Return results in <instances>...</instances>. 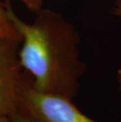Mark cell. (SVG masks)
I'll return each instance as SVG.
<instances>
[{
	"instance_id": "cell-1",
	"label": "cell",
	"mask_w": 121,
	"mask_h": 122,
	"mask_svg": "<svg viewBox=\"0 0 121 122\" xmlns=\"http://www.w3.org/2000/svg\"><path fill=\"white\" fill-rule=\"evenodd\" d=\"M8 15L20 33L19 57L38 92L73 99L87 71L82 60L79 36L74 25L60 13L43 8L31 23L15 14L10 2Z\"/></svg>"
},
{
	"instance_id": "cell-2",
	"label": "cell",
	"mask_w": 121,
	"mask_h": 122,
	"mask_svg": "<svg viewBox=\"0 0 121 122\" xmlns=\"http://www.w3.org/2000/svg\"><path fill=\"white\" fill-rule=\"evenodd\" d=\"M17 111L35 122H99L82 113L73 99L38 92L27 72L20 84Z\"/></svg>"
},
{
	"instance_id": "cell-3",
	"label": "cell",
	"mask_w": 121,
	"mask_h": 122,
	"mask_svg": "<svg viewBox=\"0 0 121 122\" xmlns=\"http://www.w3.org/2000/svg\"><path fill=\"white\" fill-rule=\"evenodd\" d=\"M20 42L0 37V117L17 111L24 72L19 57Z\"/></svg>"
},
{
	"instance_id": "cell-4",
	"label": "cell",
	"mask_w": 121,
	"mask_h": 122,
	"mask_svg": "<svg viewBox=\"0 0 121 122\" xmlns=\"http://www.w3.org/2000/svg\"><path fill=\"white\" fill-rule=\"evenodd\" d=\"M0 37L20 42L21 37L8 15L6 4L0 2Z\"/></svg>"
},
{
	"instance_id": "cell-5",
	"label": "cell",
	"mask_w": 121,
	"mask_h": 122,
	"mask_svg": "<svg viewBox=\"0 0 121 122\" xmlns=\"http://www.w3.org/2000/svg\"><path fill=\"white\" fill-rule=\"evenodd\" d=\"M6 2H10L13 0H6ZM22 2L31 12L36 14L39 10L43 8V3L44 0H17Z\"/></svg>"
},
{
	"instance_id": "cell-6",
	"label": "cell",
	"mask_w": 121,
	"mask_h": 122,
	"mask_svg": "<svg viewBox=\"0 0 121 122\" xmlns=\"http://www.w3.org/2000/svg\"><path fill=\"white\" fill-rule=\"evenodd\" d=\"M112 13L116 16L121 17V0H115L114 6H113V9H112ZM116 77H117L118 85H119V89L121 92V69H119L117 70Z\"/></svg>"
},
{
	"instance_id": "cell-7",
	"label": "cell",
	"mask_w": 121,
	"mask_h": 122,
	"mask_svg": "<svg viewBox=\"0 0 121 122\" xmlns=\"http://www.w3.org/2000/svg\"><path fill=\"white\" fill-rule=\"evenodd\" d=\"M9 120L10 122H35L18 111L9 116Z\"/></svg>"
},
{
	"instance_id": "cell-8",
	"label": "cell",
	"mask_w": 121,
	"mask_h": 122,
	"mask_svg": "<svg viewBox=\"0 0 121 122\" xmlns=\"http://www.w3.org/2000/svg\"><path fill=\"white\" fill-rule=\"evenodd\" d=\"M0 122H10L9 117H0Z\"/></svg>"
}]
</instances>
